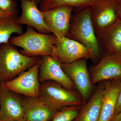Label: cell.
Wrapping results in <instances>:
<instances>
[{
	"label": "cell",
	"mask_w": 121,
	"mask_h": 121,
	"mask_svg": "<svg viewBox=\"0 0 121 121\" xmlns=\"http://www.w3.org/2000/svg\"><path fill=\"white\" fill-rule=\"evenodd\" d=\"M99 82L97 89L88 102L81 107L78 116L73 121H98L104 91L108 81Z\"/></svg>",
	"instance_id": "cell-16"
},
{
	"label": "cell",
	"mask_w": 121,
	"mask_h": 121,
	"mask_svg": "<svg viewBox=\"0 0 121 121\" xmlns=\"http://www.w3.org/2000/svg\"><path fill=\"white\" fill-rule=\"evenodd\" d=\"M52 56L60 63L69 64L82 58L91 59L90 51L77 41L66 37H57L52 49Z\"/></svg>",
	"instance_id": "cell-7"
},
{
	"label": "cell",
	"mask_w": 121,
	"mask_h": 121,
	"mask_svg": "<svg viewBox=\"0 0 121 121\" xmlns=\"http://www.w3.org/2000/svg\"><path fill=\"white\" fill-rule=\"evenodd\" d=\"M121 87V78L108 81L102 99L101 112L98 121H111L114 114Z\"/></svg>",
	"instance_id": "cell-17"
},
{
	"label": "cell",
	"mask_w": 121,
	"mask_h": 121,
	"mask_svg": "<svg viewBox=\"0 0 121 121\" xmlns=\"http://www.w3.org/2000/svg\"><path fill=\"white\" fill-rule=\"evenodd\" d=\"M74 8L62 6L42 12L45 24L57 37H67Z\"/></svg>",
	"instance_id": "cell-11"
},
{
	"label": "cell",
	"mask_w": 121,
	"mask_h": 121,
	"mask_svg": "<svg viewBox=\"0 0 121 121\" xmlns=\"http://www.w3.org/2000/svg\"><path fill=\"white\" fill-rule=\"evenodd\" d=\"M87 60L82 58L70 63H61L63 70L72 81L84 103L90 96L93 89L87 65Z\"/></svg>",
	"instance_id": "cell-6"
},
{
	"label": "cell",
	"mask_w": 121,
	"mask_h": 121,
	"mask_svg": "<svg viewBox=\"0 0 121 121\" xmlns=\"http://www.w3.org/2000/svg\"><path fill=\"white\" fill-rule=\"evenodd\" d=\"M17 11L0 19V44L9 43L13 34L22 35V25L17 23Z\"/></svg>",
	"instance_id": "cell-18"
},
{
	"label": "cell",
	"mask_w": 121,
	"mask_h": 121,
	"mask_svg": "<svg viewBox=\"0 0 121 121\" xmlns=\"http://www.w3.org/2000/svg\"><path fill=\"white\" fill-rule=\"evenodd\" d=\"M56 39L52 33L42 34L27 26L24 33L12 37L9 43L22 48L20 52L27 56H52V49Z\"/></svg>",
	"instance_id": "cell-3"
},
{
	"label": "cell",
	"mask_w": 121,
	"mask_h": 121,
	"mask_svg": "<svg viewBox=\"0 0 121 121\" xmlns=\"http://www.w3.org/2000/svg\"><path fill=\"white\" fill-rule=\"evenodd\" d=\"M21 97L26 121H51L58 111L40 97Z\"/></svg>",
	"instance_id": "cell-12"
},
{
	"label": "cell",
	"mask_w": 121,
	"mask_h": 121,
	"mask_svg": "<svg viewBox=\"0 0 121 121\" xmlns=\"http://www.w3.org/2000/svg\"><path fill=\"white\" fill-rule=\"evenodd\" d=\"M94 0H39V6L42 12L57 7L68 6L74 9L90 7Z\"/></svg>",
	"instance_id": "cell-19"
},
{
	"label": "cell",
	"mask_w": 121,
	"mask_h": 121,
	"mask_svg": "<svg viewBox=\"0 0 121 121\" xmlns=\"http://www.w3.org/2000/svg\"><path fill=\"white\" fill-rule=\"evenodd\" d=\"M22 13L17 19V23L27 25L42 34L52 33L45 24L42 11L35 2L28 0H20Z\"/></svg>",
	"instance_id": "cell-14"
},
{
	"label": "cell",
	"mask_w": 121,
	"mask_h": 121,
	"mask_svg": "<svg viewBox=\"0 0 121 121\" xmlns=\"http://www.w3.org/2000/svg\"><path fill=\"white\" fill-rule=\"evenodd\" d=\"M121 111V87L117 98L114 115L117 114Z\"/></svg>",
	"instance_id": "cell-23"
},
{
	"label": "cell",
	"mask_w": 121,
	"mask_h": 121,
	"mask_svg": "<svg viewBox=\"0 0 121 121\" xmlns=\"http://www.w3.org/2000/svg\"><path fill=\"white\" fill-rule=\"evenodd\" d=\"M82 106H71L63 108L57 111L51 121H73Z\"/></svg>",
	"instance_id": "cell-20"
},
{
	"label": "cell",
	"mask_w": 121,
	"mask_h": 121,
	"mask_svg": "<svg viewBox=\"0 0 121 121\" xmlns=\"http://www.w3.org/2000/svg\"><path fill=\"white\" fill-rule=\"evenodd\" d=\"M102 53L106 55H121V21L116 22L96 36Z\"/></svg>",
	"instance_id": "cell-15"
},
{
	"label": "cell",
	"mask_w": 121,
	"mask_h": 121,
	"mask_svg": "<svg viewBox=\"0 0 121 121\" xmlns=\"http://www.w3.org/2000/svg\"><path fill=\"white\" fill-rule=\"evenodd\" d=\"M39 56H27L9 43L0 44V83L12 80L38 62Z\"/></svg>",
	"instance_id": "cell-2"
},
{
	"label": "cell",
	"mask_w": 121,
	"mask_h": 121,
	"mask_svg": "<svg viewBox=\"0 0 121 121\" xmlns=\"http://www.w3.org/2000/svg\"><path fill=\"white\" fill-rule=\"evenodd\" d=\"M115 8L117 19L121 21V0H116Z\"/></svg>",
	"instance_id": "cell-22"
},
{
	"label": "cell",
	"mask_w": 121,
	"mask_h": 121,
	"mask_svg": "<svg viewBox=\"0 0 121 121\" xmlns=\"http://www.w3.org/2000/svg\"><path fill=\"white\" fill-rule=\"evenodd\" d=\"M0 121H13L24 118L21 95L0 84Z\"/></svg>",
	"instance_id": "cell-13"
},
{
	"label": "cell",
	"mask_w": 121,
	"mask_h": 121,
	"mask_svg": "<svg viewBox=\"0 0 121 121\" xmlns=\"http://www.w3.org/2000/svg\"><path fill=\"white\" fill-rule=\"evenodd\" d=\"M116 0H94L90 7L91 19L95 35L116 22Z\"/></svg>",
	"instance_id": "cell-8"
},
{
	"label": "cell",
	"mask_w": 121,
	"mask_h": 121,
	"mask_svg": "<svg viewBox=\"0 0 121 121\" xmlns=\"http://www.w3.org/2000/svg\"></svg>",
	"instance_id": "cell-29"
},
{
	"label": "cell",
	"mask_w": 121,
	"mask_h": 121,
	"mask_svg": "<svg viewBox=\"0 0 121 121\" xmlns=\"http://www.w3.org/2000/svg\"><path fill=\"white\" fill-rule=\"evenodd\" d=\"M111 121H121V111L114 115Z\"/></svg>",
	"instance_id": "cell-25"
},
{
	"label": "cell",
	"mask_w": 121,
	"mask_h": 121,
	"mask_svg": "<svg viewBox=\"0 0 121 121\" xmlns=\"http://www.w3.org/2000/svg\"><path fill=\"white\" fill-rule=\"evenodd\" d=\"M26 121L25 120V119L24 118H23V119H19V120H16V121Z\"/></svg>",
	"instance_id": "cell-27"
},
{
	"label": "cell",
	"mask_w": 121,
	"mask_h": 121,
	"mask_svg": "<svg viewBox=\"0 0 121 121\" xmlns=\"http://www.w3.org/2000/svg\"><path fill=\"white\" fill-rule=\"evenodd\" d=\"M0 9L8 12L17 11L16 5L13 0H0Z\"/></svg>",
	"instance_id": "cell-21"
},
{
	"label": "cell",
	"mask_w": 121,
	"mask_h": 121,
	"mask_svg": "<svg viewBox=\"0 0 121 121\" xmlns=\"http://www.w3.org/2000/svg\"><path fill=\"white\" fill-rule=\"evenodd\" d=\"M39 79L40 83L47 81H54L68 90L77 91L72 81L63 70L60 62L52 56L40 57Z\"/></svg>",
	"instance_id": "cell-9"
},
{
	"label": "cell",
	"mask_w": 121,
	"mask_h": 121,
	"mask_svg": "<svg viewBox=\"0 0 121 121\" xmlns=\"http://www.w3.org/2000/svg\"><path fill=\"white\" fill-rule=\"evenodd\" d=\"M28 0L35 2V4H37V5L39 4V0Z\"/></svg>",
	"instance_id": "cell-26"
},
{
	"label": "cell",
	"mask_w": 121,
	"mask_h": 121,
	"mask_svg": "<svg viewBox=\"0 0 121 121\" xmlns=\"http://www.w3.org/2000/svg\"><path fill=\"white\" fill-rule=\"evenodd\" d=\"M1 106V101L0 98V108Z\"/></svg>",
	"instance_id": "cell-28"
},
{
	"label": "cell",
	"mask_w": 121,
	"mask_h": 121,
	"mask_svg": "<svg viewBox=\"0 0 121 121\" xmlns=\"http://www.w3.org/2000/svg\"><path fill=\"white\" fill-rule=\"evenodd\" d=\"M39 97L57 110L73 106H82L84 101L77 91L70 90L52 81L40 83Z\"/></svg>",
	"instance_id": "cell-4"
},
{
	"label": "cell",
	"mask_w": 121,
	"mask_h": 121,
	"mask_svg": "<svg viewBox=\"0 0 121 121\" xmlns=\"http://www.w3.org/2000/svg\"><path fill=\"white\" fill-rule=\"evenodd\" d=\"M92 84L121 78V55H105L89 70Z\"/></svg>",
	"instance_id": "cell-10"
},
{
	"label": "cell",
	"mask_w": 121,
	"mask_h": 121,
	"mask_svg": "<svg viewBox=\"0 0 121 121\" xmlns=\"http://www.w3.org/2000/svg\"><path fill=\"white\" fill-rule=\"evenodd\" d=\"M73 11L67 38L89 49L93 56V62L97 63L101 59L102 52L91 19L90 7L74 9Z\"/></svg>",
	"instance_id": "cell-1"
},
{
	"label": "cell",
	"mask_w": 121,
	"mask_h": 121,
	"mask_svg": "<svg viewBox=\"0 0 121 121\" xmlns=\"http://www.w3.org/2000/svg\"><path fill=\"white\" fill-rule=\"evenodd\" d=\"M40 57L35 65L12 80L0 83L5 88L20 95L39 97L40 83L39 79Z\"/></svg>",
	"instance_id": "cell-5"
},
{
	"label": "cell",
	"mask_w": 121,
	"mask_h": 121,
	"mask_svg": "<svg viewBox=\"0 0 121 121\" xmlns=\"http://www.w3.org/2000/svg\"><path fill=\"white\" fill-rule=\"evenodd\" d=\"M17 11L14 12H5V11H3L0 9V19L2 18V17H5L9 16V15H11L12 13H13L17 12Z\"/></svg>",
	"instance_id": "cell-24"
}]
</instances>
